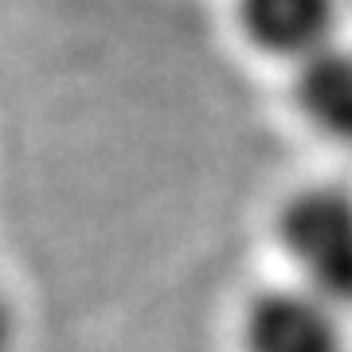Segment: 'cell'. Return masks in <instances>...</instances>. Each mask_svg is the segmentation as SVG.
<instances>
[{"label":"cell","instance_id":"obj_3","mask_svg":"<svg viewBox=\"0 0 352 352\" xmlns=\"http://www.w3.org/2000/svg\"><path fill=\"white\" fill-rule=\"evenodd\" d=\"M243 36L274 59L302 67L337 43V0H239Z\"/></svg>","mask_w":352,"mask_h":352},{"label":"cell","instance_id":"obj_5","mask_svg":"<svg viewBox=\"0 0 352 352\" xmlns=\"http://www.w3.org/2000/svg\"><path fill=\"white\" fill-rule=\"evenodd\" d=\"M12 302H8V294H4V286H0V352H8V344H12Z\"/></svg>","mask_w":352,"mask_h":352},{"label":"cell","instance_id":"obj_4","mask_svg":"<svg viewBox=\"0 0 352 352\" xmlns=\"http://www.w3.org/2000/svg\"><path fill=\"white\" fill-rule=\"evenodd\" d=\"M298 110L333 141H352V47L333 43L298 67Z\"/></svg>","mask_w":352,"mask_h":352},{"label":"cell","instance_id":"obj_1","mask_svg":"<svg viewBox=\"0 0 352 352\" xmlns=\"http://www.w3.org/2000/svg\"><path fill=\"white\" fill-rule=\"evenodd\" d=\"M282 243L302 270L305 289L333 309L352 305V196L309 188L282 212Z\"/></svg>","mask_w":352,"mask_h":352},{"label":"cell","instance_id":"obj_2","mask_svg":"<svg viewBox=\"0 0 352 352\" xmlns=\"http://www.w3.org/2000/svg\"><path fill=\"white\" fill-rule=\"evenodd\" d=\"M251 352H344L340 317L309 289L263 294L247 314Z\"/></svg>","mask_w":352,"mask_h":352}]
</instances>
